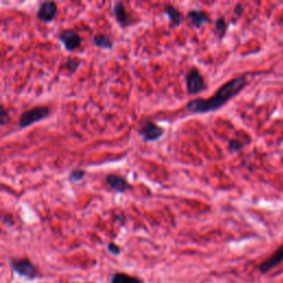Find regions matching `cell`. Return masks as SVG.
Returning a JSON list of instances; mask_svg holds the SVG:
<instances>
[{"label":"cell","instance_id":"obj_1","mask_svg":"<svg viewBox=\"0 0 283 283\" xmlns=\"http://www.w3.org/2000/svg\"><path fill=\"white\" fill-rule=\"evenodd\" d=\"M247 85V79L240 77L228 81L209 99H195L186 104V110L194 114L208 113L219 110L226 103L236 96Z\"/></svg>","mask_w":283,"mask_h":283},{"label":"cell","instance_id":"obj_2","mask_svg":"<svg viewBox=\"0 0 283 283\" xmlns=\"http://www.w3.org/2000/svg\"><path fill=\"white\" fill-rule=\"evenodd\" d=\"M49 113H50V108L48 106H37L34 108H30L28 111H25L21 114L18 121V125L20 128L28 127L34 123L40 122L43 118H46Z\"/></svg>","mask_w":283,"mask_h":283},{"label":"cell","instance_id":"obj_3","mask_svg":"<svg viewBox=\"0 0 283 283\" xmlns=\"http://www.w3.org/2000/svg\"><path fill=\"white\" fill-rule=\"evenodd\" d=\"M12 269L19 275L27 277V279H36L39 275L36 265L29 259H12L10 261Z\"/></svg>","mask_w":283,"mask_h":283},{"label":"cell","instance_id":"obj_4","mask_svg":"<svg viewBox=\"0 0 283 283\" xmlns=\"http://www.w3.org/2000/svg\"><path fill=\"white\" fill-rule=\"evenodd\" d=\"M186 84L187 92L190 95L198 94L206 89V83L203 75L200 74L198 69L196 68H193L190 69V71H188L186 75Z\"/></svg>","mask_w":283,"mask_h":283},{"label":"cell","instance_id":"obj_5","mask_svg":"<svg viewBox=\"0 0 283 283\" xmlns=\"http://www.w3.org/2000/svg\"><path fill=\"white\" fill-rule=\"evenodd\" d=\"M138 132L145 140L154 142L162 137L163 134H164V128L156 125L154 122H152L151 119H145V121L140 123Z\"/></svg>","mask_w":283,"mask_h":283},{"label":"cell","instance_id":"obj_6","mask_svg":"<svg viewBox=\"0 0 283 283\" xmlns=\"http://www.w3.org/2000/svg\"><path fill=\"white\" fill-rule=\"evenodd\" d=\"M59 39L61 40L64 48L68 51L77 50L78 48L81 47V43H82V39H81L78 32H75L72 29L62 30L59 35Z\"/></svg>","mask_w":283,"mask_h":283},{"label":"cell","instance_id":"obj_7","mask_svg":"<svg viewBox=\"0 0 283 283\" xmlns=\"http://www.w3.org/2000/svg\"><path fill=\"white\" fill-rule=\"evenodd\" d=\"M58 14V6L56 3L53 2H46L42 3L38 10V18L41 21H45V23H50Z\"/></svg>","mask_w":283,"mask_h":283},{"label":"cell","instance_id":"obj_8","mask_svg":"<svg viewBox=\"0 0 283 283\" xmlns=\"http://www.w3.org/2000/svg\"><path fill=\"white\" fill-rule=\"evenodd\" d=\"M105 181H106V184L108 185V186H110L113 190H115L116 193H119V194H123V193L127 192V190L132 188V186H130V185L128 184L126 179L123 178L122 176H119V175H115V174H110V175H107L106 178H105Z\"/></svg>","mask_w":283,"mask_h":283},{"label":"cell","instance_id":"obj_9","mask_svg":"<svg viewBox=\"0 0 283 283\" xmlns=\"http://www.w3.org/2000/svg\"><path fill=\"white\" fill-rule=\"evenodd\" d=\"M282 261H283V246L277 249L270 258L265 259L263 262L259 265V270L262 272V273H266V272H269L272 268H274L275 265L282 262Z\"/></svg>","mask_w":283,"mask_h":283},{"label":"cell","instance_id":"obj_10","mask_svg":"<svg viewBox=\"0 0 283 283\" xmlns=\"http://www.w3.org/2000/svg\"><path fill=\"white\" fill-rule=\"evenodd\" d=\"M113 12H114V16H115V18H116V21L123 27V28H125V27H127L129 25H132V19H130L127 10L126 8H125L123 3L118 2L114 5Z\"/></svg>","mask_w":283,"mask_h":283},{"label":"cell","instance_id":"obj_11","mask_svg":"<svg viewBox=\"0 0 283 283\" xmlns=\"http://www.w3.org/2000/svg\"><path fill=\"white\" fill-rule=\"evenodd\" d=\"M188 19L190 20V23L195 26L196 28H200L201 26L207 24L209 21L208 16L203 10H190L188 13Z\"/></svg>","mask_w":283,"mask_h":283},{"label":"cell","instance_id":"obj_12","mask_svg":"<svg viewBox=\"0 0 283 283\" xmlns=\"http://www.w3.org/2000/svg\"><path fill=\"white\" fill-rule=\"evenodd\" d=\"M164 13L170 19L172 26H179L183 23V15L176 7L172 6V5H166Z\"/></svg>","mask_w":283,"mask_h":283},{"label":"cell","instance_id":"obj_13","mask_svg":"<svg viewBox=\"0 0 283 283\" xmlns=\"http://www.w3.org/2000/svg\"><path fill=\"white\" fill-rule=\"evenodd\" d=\"M111 283H144V282L137 276L128 275L126 273L118 272V273L112 275Z\"/></svg>","mask_w":283,"mask_h":283},{"label":"cell","instance_id":"obj_14","mask_svg":"<svg viewBox=\"0 0 283 283\" xmlns=\"http://www.w3.org/2000/svg\"><path fill=\"white\" fill-rule=\"evenodd\" d=\"M93 42L96 47L102 49H111L113 47V41L105 35H95L93 37Z\"/></svg>","mask_w":283,"mask_h":283},{"label":"cell","instance_id":"obj_15","mask_svg":"<svg viewBox=\"0 0 283 283\" xmlns=\"http://www.w3.org/2000/svg\"><path fill=\"white\" fill-rule=\"evenodd\" d=\"M226 30H227V23L224 18H219L217 19L216 21V25H215V31L218 34V36L220 38H222L226 34Z\"/></svg>","mask_w":283,"mask_h":283},{"label":"cell","instance_id":"obj_16","mask_svg":"<svg viewBox=\"0 0 283 283\" xmlns=\"http://www.w3.org/2000/svg\"><path fill=\"white\" fill-rule=\"evenodd\" d=\"M84 176H85V171L77 168V170H73L70 173L69 179H70V182H72V183H78L80 181H82Z\"/></svg>","mask_w":283,"mask_h":283},{"label":"cell","instance_id":"obj_17","mask_svg":"<svg viewBox=\"0 0 283 283\" xmlns=\"http://www.w3.org/2000/svg\"><path fill=\"white\" fill-rule=\"evenodd\" d=\"M79 65H80V61L78 59L69 58L67 60V62H65V64H64V68L68 69V71H70L71 73H73V72H75V71H77V69L79 68Z\"/></svg>","mask_w":283,"mask_h":283},{"label":"cell","instance_id":"obj_18","mask_svg":"<svg viewBox=\"0 0 283 283\" xmlns=\"http://www.w3.org/2000/svg\"><path fill=\"white\" fill-rule=\"evenodd\" d=\"M9 121H10V117H9V114L7 110L4 106H2V112H0V124L6 125Z\"/></svg>","mask_w":283,"mask_h":283},{"label":"cell","instance_id":"obj_19","mask_svg":"<svg viewBox=\"0 0 283 283\" xmlns=\"http://www.w3.org/2000/svg\"><path fill=\"white\" fill-rule=\"evenodd\" d=\"M229 148L232 151H240L243 148V144L241 143L240 140H237V139H231L230 143H229Z\"/></svg>","mask_w":283,"mask_h":283},{"label":"cell","instance_id":"obj_20","mask_svg":"<svg viewBox=\"0 0 283 283\" xmlns=\"http://www.w3.org/2000/svg\"><path fill=\"white\" fill-rule=\"evenodd\" d=\"M107 249H108V251H110L113 254H119V252H121V249H119L117 244H115L114 242L108 243Z\"/></svg>","mask_w":283,"mask_h":283}]
</instances>
